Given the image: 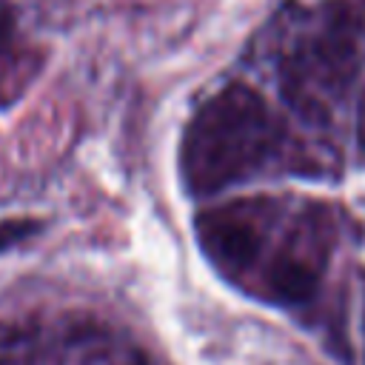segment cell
I'll return each mask as SVG.
<instances>
[{
    "label": "cell",
    "instance_id": "277c9868",
    "mask_svg": "<svg viewBox=\"0 0 365 365\" xmlns=\"http://www.w3.org/2000/svg\"><path fill=\"white\" fill-rule=\"evenodd\" d=\"M37 231V222L34 220H9V222H0V251L20 242L26 234H34Z\"/></svg>",
    "mask_w": 365,
    "mask_h": 365
},
{
    "label": "cell",
    "instance_id": "6da1fadb",
    "mask_svg": "<svg viewBox=\"0 0 365 365\" xmlns=\"http://www.w3.org/2000/svg\"><path fill=\"white\" fill-rule=\"evenodd\" d=\"M282 125L248 86L217 91L188 123L180 145V174L191 194H214L262 171L282 145Z\"/></svg>",
    "mask_w": 365,
    "mask_h": 365
},
{
    "label": "cell",
    "instance_id": "7a4b0ae2",
    "mask_svg": "<svg viewBox=\"0 0 365 365\" xmlns=\"http://www.w3.org/2000/svg\"><path fill=\"white\" fill-rule=\"evenodd\" d=\"M356 66L359 17L348 6L331 3L282 60V94L299 117L325 123L348 94Z\"/></svg>",
    "mask_w": 365,
    "mask_h": 365
},
{
    "label": "cell",
    "instance_id": "3957f363",
    "mask_svg": "<svg viewBox=\"0 0 365 365\" xmlns=\"http://www.w3.org/2000/svg\"><path fill=\"white\" fill-rule=\"evenodd\" d=\"M279 208L268 200H242L197 217V237L205 257L231 279L259 271Z\"/></svg>",
    "mask_w": 365,
    "mask_h": 365
},
{
    "label": "cell",
    "instance_id": "5b68a950",
    "mask_svg": "<svg viewBox=\"0 0 365 365\" xmlns=\"http://www.w3.org/2000/svg\"><path fill=\"white\" fill-rule=\"evenodd\" d=\"M356 151L365 160V88H362L359 103H356Z\"/></svg>",
    "mask_w": 365,
    "mask_h": 365
}]
</instances>
